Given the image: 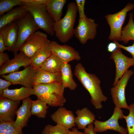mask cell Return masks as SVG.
I'll return each mask as SVG.
<instances>
[{
    "label": "cell",
    "instance_id": "cell-1",
    "mask_svg": "<svg viewBox=\"0 0 134 134\" xmlns=\"http://www.w3.org/2000/svg\"><path fill=\"white\" fill-rule=\"evenodd\" d=\"M74 74L89 93L91 102L95 108H102V102L106 101L108 98L103 94L99 78L95 74L87 72L81 63L76 65Z\"/></svg>",
    "mask_w": 134,
    "mask_h": 134
},
{
    "label": "cell",
    "instance_id": "cell-2",
    "mask_svg": "<svg viewBox=\"0 0 134 134\" xmlns=\"http://www.w3.org/2000/svg\"><path fill=\"white\" fill-rule=\"evenodd\" d=\"M37 99L53 107L63 106L66 102L64 96L65 88L62 82L35 84L33 87Z\"/></svg>",
    "mask_w": 134,
    "mask_h": 134
},
{
    "label": "cell",
    "instance_id": "cell-3",
    "mask_svg": "<svg viewBox=\"0 0 134 134\" xmlns=\"http://www.w3.org/2000/svg\"><path fill=\"white\" fill-rule=\"evenodd\" d=\"M78 11L76 2H69L64 17L55 22L54 32L56 37L62 43H67L74 35V28Z\"/></svg>",
    "mask_w": 134,
    "mask_h": 134
},
{
    "label": "cell",
    "instance_id": "cell-4",
    "mask_svg": "<svg viewBox=\"0 0 134 134\" xmlns=\"http://www.w3.org/2000/svg\"><path fill=\"white\" fill-rule=\"evenodd\" d=\"M21 5L24 6L31 14L39 29L51 36L54 35L55 22L48 12L46 5H35L22 3Z\"/></svg>",
    "mask_w": 134,
    "mask_h": 134
},
{
    "label": "cell",
    "instance_id": "cell-5",
    "mask_svg": "<svg viewBox=\"0 0 134 134\" xmlns=\"http://www.w3.org/2000/svg\"><path fill=\"white\" fill-rule=\"evenodd\" d=\"M134 8V4L128 3L119 12L113 14H107L105 16L110 28L108 39L117 41L120 37L122 27L125 21L127 12Z\"/></svg>",
    "mask_w": 134,
    "mask_h": 134
},
{
    "label": "cell",
    "instance_id": "cell-6",
    "mask_svg": "<svg viewBox=\"0 0 134 134\" xmlns=\"http://www.w3.org/2000/svg\"><path fill=\"white\" fill-rule=\"evenodd\" d=\"M18 27V39L14 55L17 54L21 46L27 39L39 29L33 17L29 12L22 18L16 21Z\"/></svg>",
    "mask_w": 134,
    "mask_h": 134
},
{
    "label": "cell",
    "instance_id": "cell-7",
    "mask_svg": "<svg viewBox=\"0 0 134 134\" xmlns=\"http://www.w3.org/2000/svg\"><path fill=\"white\" fill-rule=\"evenodd\" d=\"M124 115L121 108L115 107L112 116L108 120L104 121L96 120L94 121V131L96 133H101L110 130L117 132L120 134H127V128L120 126L118 122L119 120L124 119Z\"/></svg>",
    "mask_w": 134,
    "mask_h": 134
},
{
    "label": "cell",
    "instance_id": "cell-8",
    "mask_svg": "<svg viewBox=\"0 0 134 134\" xmlns=\"http://www.w3.org/2000/svg\"><path fill=\"white\" fill-rule=\"evenodd\" d=\"M98 24L95 20L87 16L79 18L78 24L74 29V35L83 45L88 40H93L96 37Z\"/></svg>",
    "mask_w": 134,
    "mask_h": 134
},
{
    "label": "cell",
    "instance_id": "cell-9",
    "mask_svg": "<svg viewBox=\"0 0 134 134\" xmlns=\"http://www.w3.org/2000/svg\"><path fill=\"white\" fill-rule=\"evenodd\" d=\"M37 71L31 65L20 71L13 72L7 75H1V77L11 82L13 85L19 84L24 87L33 88Z\"/></svg>",
    "mask_w": 134,
    "mask_h": 134
},
{
    "label": "cell",
    "instance_id": "cell-10",
    "mask_svg": "<svg viewBox=\"0 0 134 134\" xmlns=\"http://www.w3.org/2000/svg\"><path fill=\"white\" fill-rule=\"evenodd\" d=\"M134 73L131 70H128L123 75L115 86L111 88L110 93L115 107L127 109L128 105L126 101V88L131 76Z\"/></svg>",
    "mask_w": 134,
    "mask_h": 134
},
{
    "label": "cell",
    "instance_id": "cell-11",
    "mask_svg": "<svg viewBox=\"0 0 134 134\" xmlns=\"http://www.w3.org/2000/svg\"><path fill=\"white\" fill-rule=\"evenodd\" d=\"M121 49L117 48L111 53L110 58L112 59L116 67L115 75L113 84V87L117 82L131 66H134V60L132 58H129L122 52Z\"/></svg>",
    "mask_w": 134,
    "mask_h": 134
},
{
    "label": "cell",
    "instance_id": "cell-12",
    "mask_svg": "<svg viewBox=\"0 0 134 134\" xmlns=\"http://www.w3.org/2000/svg\"><path fill=\"white\" fill-rule=\"evenodd\" d=\"M52 53L63 63L81 59L79 53L72 47L64 44L61 45L54 41L50 42Z\"/></svg>",
    "mask_w": 134,
    "mask_h": 134
},
{
    "label": "cell",
    "instance_id": "cell-13",
    "mask_svg": "<svg viewBox=\"0 0 134 134\" xmlns=\"http://www.w3.org/2000/svg\"><path fill=\"white\" fill-rule=\"evenodd\" d=\"M47 34L37 31L27 40L21 46L19 51L31 58L46 41L48 40Z\"/></svg>",
    "mask_w": 134,
    "mask_h": 134
},
{
    "label": "cell",
    "instance_id": "cell-14",
    "mask_svg": "<svg viewBox=\"0 0 134 134\" xmlns=\"http://www.w3.org/2000/svg\"><path fill=\"white\" fill-rule=\"evenodd\" d=\"M31 65V58L20 52L0 67V75L18 71L21 67L25 68Z\"/></svg>",
    "mask_w": 134,
    "mask_h": 134
},
{
    "label": "cell",
    "instance_id": "cell-15",
    "mask_svg": "<svg viewBox=\"0 0 134 134\" xmlns=\"http://www.w3.org/2000/svg\"><path fill=\"white\" fill-rule=\"evenodd\" d=\"M52 120L56 124L61 126L67 130L71 129L76 125L73 112L65 107H59L51 115Z\"/></svg>",
    "mask_w": 134,
    "mask_h": 134
},
{
    "label": "cell",
    "instance_id": "cell-16",
    "mask_svg": "<svg viewBox=\"0 0 134 134\" xmlns=\"http://www.w3.org/2000/svg\"><path fill=\"white\" fill-rule=\"evenodd\" d=\"M7 50L14 52L18 36V27L16 22L8 24L0 29Z\"/></svg>",
    "mask_w": 134,
    "mask_h": 134
},
{
    "label": "cell",
    "instance_id": "cell-17",
    "mask_svg": "<svg viewBox=\"0 0 134 134\" xmlns=\"http://www.w3.org/2000/svg\"><path fill=\"white\" fill-rule=\"evenodd\" d=\"M2 97L0 98V122L14 120L19 103Z\"/></svg>",
    "mask_w": 134,
    "mask_h": 134
},
{
    "label": "cell",
    "instance_id": "cell-18",
    "mask_svg": "<svg viewBox=\"0 0 134 134\" xmlns=\"http://www.w3.org/2000/svg\"><path fill=\"white\" fill-rule=\"evenodd\" d=\"M32 100L30 97L23 100L21 105L17 111L15 125L22 129L27 126L29 119L32 115L31 107Z\"/></svg>",
    "mask_w": 134,
    "mask_h": 134
},
{
    "label": "cell",
    "instance_id": "cell-19",
    "mask_svg": "<svg viewBox=\"0 0 134 134\" xmlns=\"http://www.w3.org/2000/svg\"><path fill=\"white\" fill-rule=\"evenodd\" d=\"M50 42H45L31 58V65L36 70L39 69L43 63L51 54Z\"/></svg>",
    "mask_w": 134,
    "mask_h": 134
},
{
    "label": "cell",
    "instance_id": "cell-20",
    "mask_svg": "<svg viewBox=\"0 0 134 134\" xmlns=\"http://www.w3.org/2000/svg\"><path fill=\"white\" fill-rule=\"evenodd\" d=\"M75 113L77 116L75 118V123L78 129L84 130L95 120V116L87 107L77 109Z\"/></svg>",
    "mask_w": 134,
    "mask_h": 134
},
{
    "label": "cell",
    "instance_id": "cell-21",
    "mask_svg": "<svg viewBox=\"0 0 134 134\" xmlns=\"http://www.w3.org/2000/svg\"><path fill=\"white\" fill-rule=\"evenodd\" d=\"M33 95H35L33 88L22 87L18 89L5 90L3 91L2 97L14 101H20Z\"/></svg>",
    "mask_w": 134,
    "mask_h": 134
},
{
    "label": "cell",
    "instance_id": "cell-22",
    "mask_svg": "<svg viewBox=\"0 0 134 134\" xmlns=\"http://www.w3.org/2000/svg\"><path fill=\"white\" fill-rule=\"evenodd\" d=\"M27 12L24 6L20 5L0 16V29L8 24L15 22L23 17Z\"/></svg>",
    "mask_w": 134,
    "mask_h": 134
},
{
    "label": "cell",
    "instance_id": "cell-23",
    "mask_svg": "<svg viewBox=\"0 0 134 134\" xmlns=\"http://www.w3.org/2000/svg\"><path fill=\"white\" fill-rule=\"evenodd\" d=\"M36 71L34 85L38 84L62 82L61 72L52 73L43 70L40 68Z\"/></svg>",
    "mask_w": 134,
    "mask_h": 134
},
{
    "label": "cell",
    "instance_id": "cell-24",
    "mask_svg": "<svg viewBox=\"0 0 134 134\" xmlns=\"http://www.w3.org/2000/svg\"><path fill=\"white\" fill-rule=\"evenodd\" d=\"M67 2L66 0H48L46 4V9L55 22L61 19L63 9Z\"/></svg>",
    "mask_w": 134,
    "mask_h": 134
},
{
    "label": "cell",
    "instance_id": "cell-25",
    "mask_svg": "<svg viewBox=\"0 0 134 134\" xmlns=\"http://www.w3.org/2000/svg\"><path fill=\"white\" fill-rule=\"evenodd\" d=\"M61 80L65 88L70 90H75L77 84L73 78L71 65L68 63H63L61 69Z\"/></svg>",
    "mask_w": 134,
    "mask_h": 134
},
{
    "label": "cell",
    "instance_id": "cell-26",
    "mask_svg": "<svg viewBox=\"0 0 134 134\" xmlns=\"http://www.w3.org/2000/svg\"><path fill=\"white\" fill-rule=\"evenodd\" d=\"M63 63L56 56L52 53L42 64L40 69L52 73L61 72Z\"/></svg>",
    "mask_w": 134,
    "mask_h": 134
},
{
    "label": "cell",
    "instance_id": "cell-27",
    "mask_svg": "<svg viewBox=\"0 0 134 134\" xmlns=\"http://www.w3.org/2000/svg\"><path fill=\"white\" fill-rule=\"evenodd\" d=\"M48 104L45 101L37 99L31 101V112L32 115L35 116L40 118H45L49 108Z\"/></svg>",
    "mask_w": 134,
    "mask_h": 134
},
{
    "label": "cell",
    "instance_id": "cell-28",
    "mask_svg": "<svg viewBox=\"0 0 134 134\" xmlns=\"http://www.w3.org/2000/svg\"><path fill=\"white\" fill-rule=\"evenodd\" d=\"M132 12L129 14V19L127 25L122 29L121 35L118 41L126 44L130 40L134 41V22Z\"/></svg>",
    "mask_w": 134,
    "mask_h": 134
},
{
    "label": "cell",
    "instance_id": "cell-29",
    "mask_svg": "<svg viewBox=\"0 0 134 134\" xmlns=\"http://www.w3.org/2000/svg\"><path fill=\"white\" fill-rule=\"evenodd\" d=\"M0 134H23L22 129L17 126L14 120L0 122Z\"/></svg>",
    "mask_w": 134,
    "mask_h": 134
},
{
    "label": "cell",
    "instance_id": "cell-30",
    "mask_svg": "<svg viewBox=\"0 0 134 134\" xmlns=\"http://www.w3.org/2000/svg\"><path fill=\"white\" fill-rule=\"evenodd\" d=\"M127 109L129 111V114L123 117L127 124V134H134V102L128 106Z\"/></svg>",
    "mask_w": 134,
    "mask_h": 134
},
{
    "label": "cell",
    "instance_id": "cell-31",
    "mask_svg": "<svg viewBox=\"0 0 134 134\" xmlns=\"http://www.w3.org/2000/svg\"><path fill=\"white\" fill-rule=\"evenodd\" d=\"M23 3L21 0H0V15L12 10L14 6L21 5Z\"/></svg>",
    "mask_w": 134,
    "mask_h": 134
},
{
    "label": "cell",
    "instance_id": "cell-32",
    "mask_svg": "<svg viewBox=\"0 0 134 134\" xmlns=\"http://www.w3.org/2000/svg\"><path fill=\"white\" fill-rule=\"evenodd\" d=\"M68 130L64 127L57 124L55 126L48 124L45 126L41 134H69Z\"/></svg>",
    "mask_w": 134,
    "mask_h": 134
},
{
    "label": "cell",
    "instance_id": "cell-33",
    "mask_svg": "<svg viewBox=\"0 0 134 134\" xmlns=\"http://www.w3.org/2000/svg\"><path fill=\"white\" fill-rule=\"evenodd\" d=\"M75 1L78 11L79 12V18H85L86 17L84 12V6L85 0H76Z\"/></svg>",
    "mask_w": 134,
    "mask_h": 134
},
{
    "label": "cell",
    "instance_id": "cell-34",
    "mask_svg": "<svg viewBox=\"0 0 134 134\" xmlns=\"http://www.w3.org/2000/svg\"><path fill=\"white\" fill-rule=\"evenodd\" d=\"M117 44V48L123 49L132 55V58L134 60V42L131 45L125 46L119 43L117 41H113Z\"/></svg>",
    "mask_w": 134,
    "mask_h": 134
},
{
    "label": "cell",
    "instance_id": "cell-35",
    "mask_svg": "<svg viewBox=\"0 0 134 134\" xmlns=\"http://www.w3.org/2000/svg\"><path fill=\"white\" fill-rule=\"evenodd\" d=\"M12 84V83L9 81L4 80L1 78H0V97H2L4 90L8 89V87Z\"/></svg>",
    "mask_w": 134,
    "mask_h": 134
},
{
    "label": "cell",
    "instance_id": "cell-36",
    "mask_svg": "<svg viewBox=\"0 0 134 134\" xmlns=\"http://www.w3.org/2000/svg\"><path fill=\"white\" fill-rule=\"evenodd\" d=\"M21 1L23 3L39 5H46L48 0H21Z\"/></svg>",
    "mask_w": 134,
    "mask_h": 134
},
{
    "label": "cell",
    "instance_id": "cell-37",
    "mask_svg": "<svg viewBox=\"0 0 134 134\" xmlns=\"http://www.w3.org/2000/svg\"><path fill=\"white\" fill-rule=\"evenodd\" d=\"M10 59L9 56L6 53H0V66H1Z\"/></svg>",
    "mask_w": 134,
    "mask_h": 134
},
{
    "label": "cell",
    "instance_id": "cell-38",
    "mask_svg": "<svg viewBox=\"0 0 134 134\" xmlns=\"http://www.w3.org/2000/svg\"><path fill=\"white\" fill-rule=\"evenodd\" d=\"M94 124L91 123L88 125L84 130V132L89 134H97L94 130Z\"/></svg>",
    "mask_w": 134,
    "mask_h": 134
},
{
    "label": "cell",
    "instance_id": "cell-39",
    "mask_svg": "<svg viewBox=\"0 0 134 134\" xmlns=\"http://www.w3.org/2000/svg\"><path fill=\"white\" fill-rule=\"evenodd\" d=\"M117 48L116 44L113 42L109 43L107 46V51L111 53L115 51Z\"/></svg>",
    "mask_w": 134,
    "mask_h": 134
},
{
    "label": "cell",
    "instance_id": "cell-40",
    "mask_svg": "<svg viewBox=\"0 0 134 134\" xmlns=\"http://www.w3.org/2000/svg\"><path fill=\"white\" fill-rule=\"evenodd\" d=\"M7 50L5 43L2 35L0 34V53H3L4 51Z\"/></svg>",
    "mask_w": 134,
    "mask_h": 134
},
{
    "label": "cell",
    "instance_id": "cell-41",
    "mask_svg": "<svg viewBox=\"0 0 134 134\" xmlns=\"http://www.w3.org/2000/svg\"><path fill=\"white\" fill-rule=\"evenodd\" d=\"M78 129L76 127H74L70 130H68L69 134H89L84 132H81L79 131Z\"/></svg>",
    "mask_w": 134,
    "mask_h": 134
}]
</instances>
